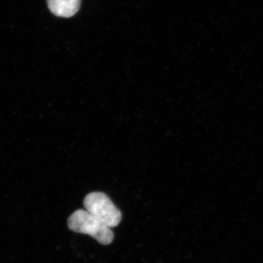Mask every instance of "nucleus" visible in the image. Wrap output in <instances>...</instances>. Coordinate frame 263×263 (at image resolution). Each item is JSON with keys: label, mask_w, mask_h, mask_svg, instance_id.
I'll return each mask as SVG.
<instances>
[{"label": "nucleus", "mask_w": 263, "mask_h": 263, "mask_svg": "<svg viewBox=\"0 0 263 263\" xmlns=\"http://www.w3.org/2000/svg\"><path fill=\"white\" fill-rule=\"evenodd\" d=\"M67 226L75 233L93 237L100 245H108L113 242L114 235L111 229L86 210L79 209L72 213L68 218Z\"/></svg>", "instance_id": "1"}, {"label": "nucleus", "mask_w": 263, "mask_h": 263, "mask_svg": "<svg viewBox=\"0 0 263 263\" xmlns=\"http://www.w3.org/2000/svg\"><path fill=\"white\" fill-rule=\"evenodd\" d=\"M84 205L88 212L110 228H116L122 221L120 210L105 193L94 192L88 194L85 197Z\"/></svg>", "instance_id": "2"}, {"label": "nucleus", "mask_w": 263, "mask_h": 263, "mask_svg": "<svg viewBox=\"0 0 263 263\" xmlns=\"http://www.w3.org/2000/svg\"><path fill=\"white\" fill-rule=\"evenodd\" d=\"M51 13L62 18H70L80 10L81 0H46Z\"/></svg>", "instance_id": "3"}]
</instances>
